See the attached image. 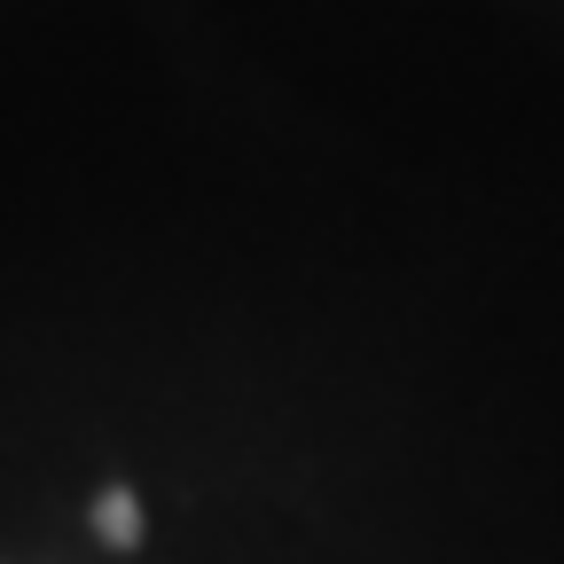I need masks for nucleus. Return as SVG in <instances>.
<instances>
[{"mask_svg": "<svg viewBox=\"0 0 564 564\" xmlns=\"http://www.w3.org/2000/svg\"><path fill=\"white\" fill-rule=\"evenodd\" d=\"M102 533L110 541H133V502H126V494H102Z\"/></svg>", "mask_w": 564, "mask_h": 564, "instance_id": "f257e3e1", "label": "nucleus"}]
</instances>
